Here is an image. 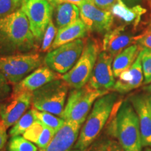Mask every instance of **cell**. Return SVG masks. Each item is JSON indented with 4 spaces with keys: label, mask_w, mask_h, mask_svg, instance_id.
Returning a JSON list of instances; mask_svg holds the SVG:
<instances>
[{
    "label": "cell",
    "mask_w": 151,
    "mask_h": 151,
    "mask_svg": "<svg viewBox=\"0 0 151 151\" xmlns=\"http://www.w3.org/2000/svg\"><path fill=\"white\" fill-rule=\"evenodd\" d=\"M67 151H83V150H78V149H73V150H69Z\"/></svg>",
    "instance_id": "74e56055"
},
{
    "label": "cell",
    "mask_w": 151,
    "mask_h": 151,
    "mask_svg": "<svg viewBox=\"0 0 151 151\" xmlns=\"http://www.w3.org/2000/svg\"><path fill=\"white\" fill-rule=\"evenodd\" d=\"M127 99L139 118L142 146L151 148V108L149 97L143 94H135Z\"/></svg>",
    "instance_id": "5bb4252c"
},
{
    "label": "cell",
    "mask_w": 151,
    "mask_h": 151,
    "mask_svg": "<svg viewBox=\"0 0 151 151\" xmlns=\"http://www.w3.org/2000/svg\"><path fill=\"white\" fill-rule=\"evenodd\" d=\"M149 4V6H150V9H151V3H148ZM150 25L151 26V21H150Z\"/></svg>",
    "instance_id": "b9f144b4"
},
{
    "label": "cell",
    "mask_w": 151,
    "mask_h": 151,
    "mask_svg": "<svg viewBox=\"0 0 151 151\" xmlns=\"http://www.w3.org/2000/svg\"><path fill=\"white\" fill-rule=\"evenodd\" d=\"M42 63V58L37 52L0 55V71L14 86L41 67Z\"/></svg>",
    "instance_id": "52a82bcc"
},
{
    "label": "cell",
    "mask_w": 151,
    "mask_h": 151,
    "mask_svg": "<svg viewBox=\"0 0 151 151\" xmlns=\"http://www.w3.org/2000/svg\"><path fill=\"white\" fill-rule=\"evenodd\" d=\"M147 1H148V2H149V1H151V0H147Z\"/></svg>",
    "instance_id": "7bdbcfd3"
},
{
    "label": "cell",
    "mask_w": 151,
    "mask_h": 151,
    "mask_svg": "<svg viewBox=\"0 0 151 151\" xmlns=\"http://www.w3.org/2000/svg\"><path fill=\"white\" fill-rule=\"evenodd\" d=\"M0 151H4V150H0Z\"/></svg>",
    "instance_id": "ee69618b"
},
{
    "label": "cell",
    "mask_w": 151,
    "mask_h": 151,
    "mask_svg": "<svg viewBox=\"0 0 151 151\" xmlns=\"http://www.w3.org/2000/svg\"><path fill=\"white\" fill-rule=\"evenodd\" d=\"M21 9L0 18V55L28 53L38 47Z\"/></svg>",
    "instance_id": "6da1fadb"
},
{
    "label": "cell",
    "mask_w": 151,
    "mask_h": 151,
    "mask_svg": "<svg viewBox=\"0 0 151 151\" xmlns=\"http://www.w3.org/2000/svg\"><path fill=\"white\" fill-rule=\"evenodd\" d=\"M88 32L86 25L81 18L65 27L58 29L50 51L66 43L72 42L77 39H83L88 35Z\"/></svg>",
    "instance_id": "d6986e66"
},
{
    "label": "cell",
    "mask_w": 151,
    "mask_h": 151,
    "mask_svg": "<svg viewBox=\"0 0 151 151\" xmlns=\"http://www.w3.org/2000/svg\"><path fill=\"white\" fill-rule=\"evenodd\" d=\"M80 18L89 32L105 34L112 29L114 17L111 11L95 6L92 0H83L78 6Z\"/></svg>",
    "instance_id": "30bf717a"
},
{
    "label": "cell",
    "mask_w": 151,
    "mask_h": 151,
    "mask_svg": "<svg viewBox=\"0 0 151 151\" xmlns=\"http://www.w3.org/2000/svg\"><path fill=\"white\" fill-rule=\"evenodd\" d=\"M27 16L37 43L42 40L47 26L52 20L54 6L47 0H29L20 8Z\"/></svg>",
    "instance_id": "9c48e42d"
},
{
    "label": "cell",
    "mask_w": 151,
    "mask_h": 151,
    "mask_svg": "<svg viewBox=\"0 0 151 151\" xmlns=\"http://www.w3.org/2000/svg\"><path fill=\"white\" fill-rule=\"evenodd\" d=\"M144 151H151V148H149V147H148V148H146V149H145Z\"/></svg>",
    "instance_id": "f35d334b"
},
{
    "label": "cell",
    "mask_w": 151,
    "mask_h": 151,
    "mask_svg": "<svg viewBox=\"0 0 151 151\" xmlns=\"http://www.w3.org/2000/svg\"><path fill=\"white\" fill-rule=\"evenodd\" d=\"M20 9L14 0H0V18Z\"/></svg>",
    "instance_id": "f546056e"
},
{
    "label": "cell",
    "mask_w": 151,
    "mask_h": 151,
    "mask_svg": "<svg viewBox=\"0 0 151 151\" xmlns=\"http://www.w3.org/2000/svg\"><path fill=\"white\" fill-rule=\"evenodd\" d=\"M95 6L101 10L110 11L111 9L120 0H92Z\"/></svg>",
    "instance_id": "1f68e13d"
},
{
    "label": "cell",
    "mask_w": 151,
    "mask_h": 151,
    "mask_svg": "<svg viewBox=\"0 0 151 151\" xmlns=\"http://www.w3.org/2000/svg\"><path fill=\"white\" fill-rule=\"evenodd\" d=\"M144 81L143 84L151 83V49L142 48L140 52Z\"/></svg>",
    "instance_id": "484cf974"
},
{
    "label": "cell",
    "mask_w": 151,
    "mask_h": 151,
    "mask_svg": "<svg viewBox=\"0 0 151 151\" xmlns=\"http://www.w3.org/2000/svg\"><path fill=\"white\" fill-rule=\"evenodd\" d=\"M8 139V134H7V128L0 120V150H2L6 143Z\"/></svg>",
    "instance_id": "d6a6232c"
},
{
    "label": "cell",
    "mask_w": 151,
    "mask_h": 151,
    "mask_svg": "<svg viewBox=\"0 0 151 151\" xmlns=\"http://www.w3.org/2000/svg\"><path fill=\"white\" fill-rule=\"evenodd\" d=\"M34 113L37 120L42 122L46 127L53 130L55 133L64 125L65 122V120L56 116L52 113L39 111L35 109H34Z\"/></svg>",
    "instance_id": "cb8c5ba5"
},
{
    "label": "cell",
    "mask_w": 151,
    "mask_h": 151,
    "mask_svg": "<svg viewBox=\"0 0 151 151\" xmlns=\"http://www.w3.org/2000/svg\"><path fill=\"white\" fill-rule=\"evenodd\" d=\"M143 91L148 92V94H151V83L146 85L143 88Z\"/></svg>",
    "instance_id": "8d00e7d4"
},
{
    "label": "cell",
    "mask_w": 151,
    "mask_h": 151,
    "mask_svg": "<svg viewBox=\"0 0 151 151\" xmlns=\"http://www.w3.org/2000/svg\"><path fill=\"white\" fill-rule=\"evenodd\" d=\"M114 57L101 51L98 55L88 85L92 89L110 92L116 83L112 64Z\"/></svg>",
    "instance_id": "7c38bea8"
},
{
    "label": "cell",
    "mask_w": 151,
    "mask_h": 151,
    "mask_svg": "<svg viewBox=\"0 0 151 151\" xmlns=\"http://www.w3.org/2000/svg\"><path fill=\"white\" fill-rule=\"evenodd\" d=\"M88 151H124L116 140L103 139L92 146Z\"/></svg>",
    "instance_id": "83f0119b"
},
{
    "label": "cell",
    "mask_w": 151,
    "mask_h": 151,
    "mask_svg": "<svg viewBox=\"0 0 151 151\" xmlns=\"http://www.w3.org/2000/svg\"><path fill=\"white\" fill-rule=\"evenodd\" d=\"M13 92L11 83L0 71V103L9 97Z\"/></svg>",
    "instance_id": "f1b7e54d"
},
{
    "label": "cell",
    "mask_w": 151,
    "mask_h": 151,
    "mask_svg": "<svg viewBox=\"0 0 151 151\" xmlns=\"http://www.w3.org/2000/svg\"><path fill=\"white\" fill-rule=\"evenodd\" d=\"M32 92H13L9 97L0 103V120L8 129L21 118L32 105Z\"/></svg>",
    "instance_id": "8fae6325"
},
{
    "label": "cell",
    "mask_w": 151,
    "mask_h": 151,
    "mask_svg": "<svg viewBox=\"0 0 151 151\" xmlns=\"http://www.w3.org/2000/svg\"><path fill=\"white\" fill-rule=\"evenodd\" d=\"M143 81L144 76L139 53L133 65L119 76L111 91L121 94L128 93L139 88L143 84Z\"/></svg>",
    "instance_id": "e0dca14e"
},
{
    "label": "cell",
    "mask_w": 151,
    "mask_h": 151,
    "mask_svg": "<svg viewBox=\"0 0 151 151\" xmlns=\"http://www.w3.org/2000/svg\"><path fill=\"white\" fill-rule=\"evenodd\" d=\"M86 44L83 39H77L49 51L43 63L55 72L65 74L72 69L82 54Z\"/></svg>",
    "instance_id": "ba28073f"
},
{
    "label": "cell",
    "mask_w": 151,
    "mask_h": 151,
    "mask_svg": "<svg viewBox=\"0 0 151 151\" xmlns=\"http://www.w3.org/2000/svg\"><path fill=\"white\" fill-rule=\"evenodd\" d=\"M81 124L65 121V124L56 132L46 148L39 151H67L74 146L78 139Z\"/></svg>",
    "instance_id": "9a60e30c"
},
{
    "label": "cell",
    "mask_w": 151,
    "mask_h": 151,
    "mask_svg": "<svg viewBox=\"0 0 151 151\" xmlns=\"http://www.w3.org/2000/svg\"><path fill=\"white\" fill-rule=\"evenodd\" d=\"M129 26L121 25L112 28L104 35L101 50L113 57L124 49L133 44H137L138 36L134 35V30L129 29Z\"/></svg>",
    "instance_id": "4fadbf2b"
},
{
    "label": "cell",
    "mask_w": 151,
    "mask_h": 151,
    "mask_svg": "<svg viewBox=\"0 0 151 151\" xmlns=\"http://www.w3.org/2000/svg\"><path fill=\"white\" fill-rule=\"evenodd\" d=\"M7 149L8 151H39L35 143L21 136L11 137Z\"/></svg>",
    "instance_id": "d4e9b609"
},
{
    "label": "cell",
    "mask_w": 151,
    "mask_h": 151,
    "mask_svg": "<svg viewBox=\"0 0 151 151\" xmlns=\"http://www.w3.org/2000/svg\"><path fill=\"white\" fill-rule=\"evenodd\" d=\"M69 87L62 78L57 79L32 92L34 109L60 116L65 106Z\"/></svg>",
    "instance_id": "8992f818"
},
{
    "label": "cell",
    "mask_w": 151,
    "mask_h": 151,
    "mask_svg": "<svg viewBox=\"0 0 151 151\" xmlns=\"http://www.w3.org/2000/svg\"><path fill=\"white\" fill-rule=\"evenodd\" d=\"M110 92L92 89L88 85L69 92L63 112L60 116L67 122H73L82 125L98 98Z\"/></svg>",
    "instance_id": "277c9868"
},
{
    "label": "cell",
    "mask_w": 151,
    "mask_h": 151,
    "mask_svg": "<svg viewBox=\"0 0 151 151\" xmlns=\"http://www.w3.org/2000/svg\"><path fill=\"white\" fill-rule=\"evenodd\" d=\"M110 11L114 18L116 17L122 22V24L132 26V29L136 31L141 23L143 16L146 13V9L139 4L129 7L120 0Z\"/></svg>",
    "instance_id": "ac0fdd59"
},
{
    "label": "cell",
    "mask_w": 151,
    "mask_h": 151,
    "mask_svg": "<svg viewBox=\"0 0 151 151\" xmlns=\"http://www.w3.org/2000/svg\"><path fill=\"white\" fill-rule=\"evenodd\" d=\"M60 78H61V76H60L59 73L55 72L46 66H41L29 73L18 83L14 85L13 92H33L48 83Z\"/></svg>",
    "instance_id": "2e32d148"
},
{
    "label": "cell",
    "mask_w": 151,
    "mask_h": 151,
    "mask_svg": "<svg viewBox=\"0 0 151 151\" xmlns=\"http://www.w3.org/2000/svg\"><path fill=\"white\" fill-rule=\"evenodd\" d=\"M141 49L142 47L139 45H131L115 57L112 64L115 78H118L119 76L122 72L127 70L133 65L138 55L140 53Z\"/></svg>",
    "instance_id": "44dd1931"
},
{
    "label": "cell",
    "mask_w": 151,
    "mask_h": 151,
    "mask_svg": "<svg viewBox=\"0 0 151 151\" xmlns=\"http://www.w3.org/2000/svg\"><path fill=\"white\" fill-rule=\"evenodd\" d=\"M83 1V0H53V1H52L51 4L54 6V8L56 5L64 3L72 4H75L77 6H78L82 3Z\"/></svg>",
    "instance_id": "836d02e7"
},
{
    "label": "cell",
    "mask_w": 151,
    "mask_h": 151,
    "mask_svg": "<svg viewBox=\"0 0 151 151\" xmlns=\"http://www.w3.org/2000/svg\"><path fill=\"white\" fill-rule=\"evenodd\" d=\"M55 134V132L53 130L37 120L22 136L35 143L39 149H43L50 143Z\"/></svg>",
    "instance_id": "ffe728a7"
},
{
    "label": "cell",
    "mask_w": 151,
    "mask_h": 151,
    "mask_svg": "<svg viewBox=\"0 0 151 151\" xmlns=\"http://www.w3.org/2000/svg\"><path fill=\"white\" fill-rule=\"evenodd\" d=\"M109 124V134L116 139L124 151H142L138 116L128 99L120 101Z\"/></svg>",
    "instance_id": "7a4b0ae2"
},
{
    "label": "cell",
    "mask_w": 151,
    "mask_h": 151,
    "mask_svg": "<svg viewBox=\"0 0 151 151\" xmlns=\"http://www.w3.org/2000/svg\"><path fill=\"white\" fill-rule=\"evenodd\" d=\"M37 119L34 113V108L30 109L22 115L21 118L15 123L11 128L9 134L11 137L15 136H20L25 132Z\"/></svg>",
    "instance_id": "603a6c76"
},
{
    "label": "cell",
    "mask_w": 151,
    "mask_h": 151,
    "mask_svg": "<svg viewBox=\"0 0 151 151\" xmlns=\"http://www.w3.org/2000/svg\"><path fill=\"white\" fill-rule=\"evenodd\" d=\"M148 3H151V1H149V2Z\"/></svg>",
    "instance_id": "f6af8a7d"
},
{
    "label": "cell",
    "mask_w": 151,
    "mask_h": 151,
    "mask_svg": "<svg viewBox=\"0 0 151 151\" xmlns=\"http://www.w3.org/2000/svg\"><path fill=\"white\" fill-rule=\"evenodd\" d=\"M149 101H150V108H151V96L149 97Z\"/></svg>",
    "instance_id": "ab89813d"
},
{
    "label": "cell",
    "mask_w": 151,
    "mask_h": 151,
    "mask_svg": "<svg viewBox=\"0 0 151 151\" xmlns=\"http://www.w3.org/2000/svg\"><path fill=\"white\" fill-rule=\"evenodd\" d=\"M47 1H48L49 2H50V3H52V1H53V0H47Z\"/></svg>",
    "instance_id": "60d3db41"
},
{
    "label": "cell",
    "mask_w": 151,
    "mask_h": 151,
    "mask_svg": "<svg viewBox=\"0 0 151 151\" xmlns=\"http://www.w3.org/2000/svg\"><path fill=\"white\" fill-rule=\"evenodd\" d=\"M121 1L127 6L132 7L139 4V2H141V0H121Z\"/></svg>",
    "instance_id": "e575fe53"
},
{
    "label": "cell",
    "mask_w": 151,
    "mask_h": 151,
    "mask_svg": "<svg viewBox=\"0 0 151 151\" xmlns=\"http://www.w3.org/2000/svg\"><path fill=\"white\" fill-rule=\"evenodd\" d=\"M14 2L20 8H21V6L25 3H27L29 0H14Z\"/></svg>",
    "instance_id": "d590c367"
},
{
    "label": "cell",
    "mask_w": 151,
    "mask_h": 151,
    "mask_svg": "<svg viewBox=\"0 0 151 151\" xmlns=\"http://www.w3.org/2000/svg\"><path fill=\"white\" fill-rule=\"evenodd\" d=\"M137 44L142 48L151 49V26L149 25L141 34L138 36Z\"/></svg>",
    "instance_id": "4dcf8cb0"
},
{
    "label": "cell",
    "mask_w": 151,
    "mask_h": 151,
    "mask_svg": "<svg viewBox=\"0 0 151 151\" xmlns=\"http://www.w3.org/2000/svg\"><path fill=\"white\" fill-rule=\"evenodd\" d=\"M55 24L58 29L65 27L80 18L78 6L72 4H60L55 6Z\"/></svg>",
    "instance_id": "7402d4cb"
},
{
    "label": "cell",
    "mask_w": 151,
    "mask_h": 151,
    "mask_svg": "<svg viewBox=\"0 0 151 151\" xmlns=\"http://www.w3.org/2000/svg\"><path fill=\"white\" fill-rule=\"evenodd\" d=\"M58 28L55 24L53 23L52 20H50L48 25L47 26L46 31L43 35L42 43H41V52L50 51L52 43L54 42L55 39L58 33Z\"/></svg>",
    "instance_id": "4316f807"
},
{
    "label": "cell",
    "mask_w": 151,
    "mask_h": 151,
    "mask_svg": "<svg viewBox=\"0 0 151 151\" xmlns=\"http://www.w3.org/2000/svg\"><path fill=\"white\" fill-rule=\"evenodd\" d=\"M101 49V45L96 39H89L86 41L83 51L75 65L61 76L69 88L78 89L88 83Z\"/></svg>",
    "instance_id": "5b68a950"
},
{
    "label": "cell",
    "mask_w": 151,
    "mask_h": 151,
    "mask_svg": "<svg viewBox=\"0 0 151 151\" xmlns=\"http://www.w3.org/2000/svg\"><path fill=\"white\" fill-rule=\"evenodd\" d=\"M119 99L118 93L116 92L101 96L96 100L88 118L81 127L74 149L86 151L97 139L109 121Z\"/></svg>",
    "instance_id": "3957f363"
}]
</instances>
